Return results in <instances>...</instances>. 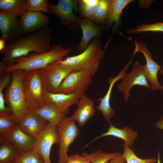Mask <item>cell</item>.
<instances>
[{"label":"cell","mask_w":163,"mask_h":163,"mask_svg":"<svg viewBox=\"0 0 163 163\" xmlns=\"http://www.w3.org/2000/svg\"><path fill=\"white\" fill-rule=\"evenodd\" d=\"M52 31L51 28L47 25L13 42L6 44L0 52L4 56L1 61L5 66H10L13 65L14 59L27 56L30 52L40 53L49 51L52 37Z\"/></svg>","instance_id":"cell-1"},{"label":"cell","mask_w":163,"mask_h":163,"mask_svg":"<svg viewBox=\"0 0 163 163\" xmlns=\"http://www.w3.org/2000/svg\"><path fill=\"white\" fill-rule=\"evenodd\" d=\"M72 50L64 48L61 44L56 45L50 50L43 53L34 52L28 56L17 57L13 60V65L8 66L0 62V72H11L18 69H22L25 72L43 68L53 62L62 60L66 57Z\"/></svg>","instance_id":"cell-2"},{"label":"cell","mask_w":163,"mask_h":163,"mask_svg":"<svg viewBox=\"0 0 163 163\" xmlns=\"http://www.w3.org/2000/svg\"><path fill=\"white\" fill-rule=\"evenodd\" d=\"M104 56L101 43L98 38H93L87 49L79 55L60 60L64 64L71 66L73 72L84 71L93 77L98 70Z\"/></svg>","instance_id":"cell-3"},{"label":"cell","mask_w":163,"mask_h":163,"mask_svg":"<svg viewBox=\"0 0 163 163\" xmlns=\"http://www.w3.org/2000/svg\"><path fill=\"white\" fill-rule=\"evenodd\" d=\"M25 72L18 69L11 72V80L5 91L4 98L12 116L18 123L28 112L23 88V80Z\"/></svg>","instance_id":"cell-4"},{"label":"cell","mask_w":163,"mask_h":163,"mask_svg":"<svg viewBox=\"0 0 163 163\" xmlns=\"http://www.w3.org/2000/svg\"><path fill=\"white\" fill-rule=\"evenodd\" d=\"M22 85L28 110L33 111L41 108L46 103L43 95L45 85L39 69L25 72Z\"/></svg>","instance_id":"cell-5"},{"label":"cell","mask_w":163,"mask_h":163,"mask_svg":"<svg viewBox=\"0 0 163 163\" xmlns=\"http://www.w3.org/2000/svg\"><path fill=\"white\" fill-rule=\"evenodd\" d=\"M56 131L59 140L58 163H66L69 158L68 148L79 135L80 129L72 117H66L56 126Z\"/></svg>","instance_id":"cell-6"},{"label":"cell","mask_w":163,"mask_h":163,"mask_svg":"<svg viewBox=\"0 0 163 163\" xmlns=\"http://www.w3.org/2000/svg\"><path fill=\"white\" fill-rule=\"evenodd\" d=\"M60 60L51 63L39 69L46 89L50 93H56L61 82L73 72L71 66L63 64Z\"/></svg>","instance_id":"cell-7"},{"label":"cell","mask_w":163,"mask_h":163,"mask_svg":"<svg viewBox=\"0 0 163 163\" xmlns=\"http://www.w3.org/2000/svg\"><path fill=\"white\" fill-rule=\"evenodd\" d=\"M77 1L74 0H59L56 5L48 2L49 12L56 15L60 19V23L62 26L71 31L78 30L79 17L74 14V9L78 11Z\"/></svg>","instance_id":"cell-8"},{"label":"cell","mask_w":163,"mask_h":163,"mask_svg":"<svg viewBox=\"0 0 163 163\" xmlns=\"http://www.w3.org/2000/svg\"><path fill=\"white\" fill-rule=\"evenodd\" d=\"M145 66V65H141L137 61H135L131 71L129 73H126L121 81L117 84V89L123 94L125 104L131 96L130 91L134 86L138 85L149 88L150 85L144 73Z\"/></svg>","instance_id":"cell-9"},{"label":"cell","mask_w":163,"mask_h":163,"mask_svg":"<svg viewBox=\"0 0 163 163\" xmlns=\"http://www.w3.org/2000/svg\"><path fill=\"white\" fill-rule=\"evenodd\" d=\"M92 77L84 71L73 72L61 82L56 93L69 94L82 91H85L92 82Z\"/></svg>","instance_id":"cell-10"},{"label":"cell","mask_w":163,"mask_h":163,"mask_svg":"<svg viewBox=\"0 0 163 163\" xmlns=\"http://www.w3.org/2000/svg\"><path fill=\"white\" fill-rule=\"evenodd\" d=\"M35 138L33 150L42 156L45 163H52L50 159L51 148L54 144L59 143L56 126H53L48 123Z\"/></svg>","instance_id":"cell-11"},{"label":"cell","mask_w":163,"mask_h":163,"mask_svg":"<svg viewBox=\"0 0 163 163\" xmlns=\"http://www.w3.org/2000/svg\"><path fill=\"white\" fill-rule=\"evenodd\" d=\"M135 43L134 52L141 53L146 59L144 71L146 79L150 83L149 88L153 91L157 90L163 91V86L160 84L158 78V73L161 66L153 59L151 53L145 43L136 41Z\"/></svg>","instance_id":"cell-12"},{"label":"cell","mask_w":163,"mask_h":163,"mask_svg":"<svg viewBox=\"0 0 163 163\" xmlns=\"http://www.w3.org/2000/svg\"><path fill=\"white\" fill-rule=\"evenodd\" d=\"M0 39L6 44L13 42L25 35L20 24V19L0 11Z\"/></svg>","instance_id":"cell-13"},{"label":"cell","mask_w":163,"mask_h":163,"mask_svg":"<svg viewBox=\"0 0 163 163\" xmlns=\"http://www.w3.org/2000/svg\"><path fill=\"white\" fill-rule=\"evenodd\" d=\"M21 17L20 26L25 35L42 29L50 21L47 15L40 11H27Z\"/></svg>","instance_id":"cell-14"},{"label":"cell","mask_w":163,"mask_h":163,"mask_svg":"<svg viewBox=\"0 0 163 163\" xmlns=\"http://www.w3.org/2000/svg\"><path fill=\"white\" fill-rule=\"evenodd\" d=\"M85 91H82L69 94H54L48 92L45 87L43 95L46 103L49 102L54 103L61 113L66 115L69 112V107L77 104L79 99L85 94Z\"/></svg>","instance_id":"cell-15"},{"label":"cell","mask_w":163,"mask_h":163,"mask_svg":"<svg viewBox=\"0 0 163 163\" xmlns=\"http://www.w3.org/2000/svg\"><path fill=\"white\" fill-rule=\"evenodd\" d=\"M78 25L82 30L83 35L77 50L82 52L87 49L93 38L99 39L102 33L103 27L101 25L96 24L94 21L81 16L79 17Z\"/></svg>","instance_id":"cell-16"},{"label":"cell","mask_w":163,"mask_h":163,"mask_svg":"<svg viewBox=\"0 0 163 163\" xmlns=\"http://www.w3.org/2000/svg\"><path fill=\"white\" fill-rule=\"evenodd\" d=\"M0 138L8 141L20 152L33 150L36 141L35 137L26 134L21 130L18 125L7 133L0 136Z\"/></svg>","instance_id":"cell-17"},{"label":"cell","mask_w":163,"mask_h":163,"mask_svg":"<svg viewBox=\"0 0 163 163\" xmlns=\"http://www.w3.org/2000/svg\"><path fill=\"white\" fill-rule=\"evenodd\" d=\"M48 122L38 115L28 110L18 124L27 135L35 137L46 126Z\"/></svg>","instance_id":"cell-18"},{"label":"cell","mask_w":163,"mask_h":163,"mask_svg":"<svg viewBox=\"0 0 163 163\" xmlns=\"http://www.w3.org/2000/svg\"><path fill=\"white\" fill-rule=\"evenodd\" d=\"M131 62L132 59H130L128 63L116 77L108 78L107 82L110 85L109 89L106 95L101 99L99 104L97 106V110L101 112L104 118L108 122H110L111 118L115 114V111L110 107V99L112 88L116 82L123 77Z\"/></svg>","instance_id":"cell-19"},{"label":"cell","mask_w":163,"mask_h":163,"mask_svg":"<svg viewBox=\"0 0 163 163\" xmlns=\"http://www.w3.org/2000/svg\"><path fill=\"white\" fill-rule=\"evenodd\" d=\"M78 107L72 116L80 127L83 126L95 114L93 101L84 94L79 100Z\"/></svg>","instance_id":"cell-20"},{"label":"cell","mask_w":163,"mask_h":163,"mask_svg":"<svg viewBox=\"0 0 163 163\" xmlns=\"http://www.w3.org/2000/svg\"><path fill=\"white\" fill-rule=\"evenodd\" d=\"M109 123V127L107 131L95 138L90 143L86 145L85 147L98 139L109 136L123 139L130 148L133 146L135 140L137 138V131H134L131 127L128 126H125L123 128L119 129L115 127L111 122H110Z\"/></svg>","instance_id":"cell-21"},{"label":"cell","mask_w":163,"mask_h":163,"mask_svg":"<svg viewBox=\"0 0 163 163\" xmlns=\"http://www.w3.org/2000/svg\"><path fill=\"white\" fill-rule=\"evenodd\" d=\"M53 126H56L66 117L53 103L49 102L42 107L33 111Z\"/></svg>","instance_id":"cell-22"},{"label":"cell","mask_w":163,"mask_h":163,"mask_svg":"<svg viewBox=\"0 0 163 163\" xmlns=\"http://www.w3.org/2000/svg\"><path fill=\"white\" fill-rule=\"evenodd\" d=\"M27 0H0V11L16 17H21L27 11Z\"/></svg>","instance_id":"cell-23"},{"label":"cell","mask_w":163,"mask_h":163,"mask_svg":"<svg viewBox=\"0 0 163 163\" xmlns=\"http://www.w3.org/2000/svg\"><path fill=\"white\" fill-rule=\"evenodd\" d=\"M133 0H111L108 15L105 23L107 27L111 26L114 22V30L119 25L120 21V16L122 11Z\"/></svg>","instance_id":"cell-24"},{"label":"cell","mask_w":163,"mask_h":163,"mask_svg":"<svg viewBox=\"0 0 163 163\" xmlns=\"http://www.w3.org/2000/svg\"><path fill=\"white\" fill-rule=\"evenodd\" d=\"M20 152L12 144L0 138V163H12Z\"/></svg>","instance_id":"cell-25"},{"label":"cell","mask_w":163,"mask_h":163,"mask_svg":"<svg viewBox=\"0 0 163 163\" xmlns=\"http://www.w3.org/2000/svg\"><path fill=\"white\" fill-rule=\"evenodd\" d=\"M80 16L94 21V12L98 0H78Z\"/></svg>","instance_id":"cell-26"},{"label":"cell","mask_w":163,"mask_h":163,"mask_svg":"<svg viewBox=\"0 0 163 163\" xmlns=\"http://www.w3.org/2000/svg\"><path fill=\"white\" fill-rule=\"evenodd\" d=\"M120 154L119 152L107 153L98 150L90 154L84 152L82 155L89 161L90 163H106L112 158Z\"/></svg>","instance_id":"cell-27"},{"label":"cell","mask_w":163,"mask_h":163,"mask_svg":"<svg viewBox=\"0 0 163 163\" xmlns=\"http://www.w3.org/2000/svg\"><path fill=\"white\" fill-rule=\"evenodd\" d=\"M111 0H98L94 12V21L99 24L105 22L110 5Z\"/></svg>","instance_id":"cell-28"},{"label":"cell","mask_w":163,"mask_h":163,"mask_svg":"<svg viewBox=\"0 0 163 163\" xmlns=\"http://www.w3.org/2000/svg\"><path fill=\"white\" fill-rule=\"evenodd\" d=\"M12 163H45L44 159L40 155L33 150L20 152Z\"/></svg>","instance_id":"cell-29"},{"label":"cell","mask_w":163,"mask_h":163,"mask_svg":"<svg viewBox=\"0 0 163 163\" xmlns=\"http://www.w3.org/2000/svg\"><path fill=\"white\" fill-rule=\"evenodd\" d=\"M123 153L122 155L125 159L127 163H155L157 162L156 158L141 159L137 156L133 150L130 149L125 142L123 144Z\"/></svg>","instance_id":"cell-30"},{"label":"cell","mask_w":163,"mask_h":163,"mask_svg":"<svg viewBox=\"0 0 163 163\" xmlns=\"http://www.w3.org/2000/svg\"><path fill=\"white\" fill-rule=\"evenodd\" d=\"M149 31L163 32V22L150 24H141L135 28L127 30L126 33L129 34H139Z\"/></svg>","instance_id":"cell-31"},{"label":"cell","mask_w":163,"mask_h":163,"mask_svg":"<svg viewBox=\"0 0 163 163\" xmlns=\"http://www.w3.org/2000/svg\"><path fill=\"white\" fill-rule=\"evenodd\" d=\"M18 125L11 114L0 115V136L7 133Z\"/></svg>","instance_id":"cell-32"},{"label":"cell","mask_w":163,"mask_h":163,"mask_svg":"<svg viewBox=\"0 0 163 163\" xmlns=\"http://www.w3.org/2000/svg\"><path fill=\"white\" fill-rule=\"evenodd\" d=\"M48 4L47 0H27V10L31 11L49 12Z\"/></svg>","instance_id":"cell-33"},{"label":"cell","mask_w":163,"mask_h":163,"mask_svg":"<svg viewBox=\"0 0 163 163\" xmlns=\"http://www.w3.org/2000/svg\"><path fill=\"white\" fill-rule=\"evenodd\" d=\"M11 80V72H0V104L5 103L3 91L7 87Z\"/></svg>","instance_id":"cell-34"},{"label":"cell","mask_w":163,"mask_h":163,"mask_svg":"<svg viewBox=\"0 0 163 163\" xmlns=\"http://www.w3.org/2000/svg\"><path fill=\"white\" fill-rule=\"evenodd\" d=\"M90 162L82 155L78 153L69 156V158L66 163H90Z\"/></svg>","instance_id":"cell-35"},{"label":"cell","mask_w":163,"mask_h":163,"mask_svg":"<svg viewBox=\"0 0 163 163\" xmlns=\"http://www.w3.org/2000/svg\"><path fill=\"white\" fill-rule=\"evenodd\" d=\"M106 163H126V160L122 154L112 158Z\"/></svg>","instance_id":"cell-36"},{"label":"cell","mask_w":163,"mask_h":163,"mask_svg":"<svg viewBox=\"0 0 163 163\" xmlns=\"http://www.w3.org/2000/svg\"><path fill=\"white\" fill-rule=\"evenodd\" d=\"M139 3L140 6L142 8H144L149 6L153 2L152 0L139 1Z\"/></svg>","instance_id":"cell-37"},{"label":"cell","mask_w":163,"mask_h":163,"mask_svg":"<svg viewBox=\"0 0 163 163\" xmlns=\"http://www.w3.org/2000/svg\"><path fill=\"white\" fill-rule=\"evenodd\" d=\"M155 126L157 129L162 130L163 132V114L159 120L155 123Z\"/></svg>","instance_id":"cell-38"},{"label":"cell","mask_w":163,"mask_h":163,"mask_svg":"<svg viewBox=\"0 0 163 163\" xmlns=\"http://www.w3.org/2000/svg\"><path fill=\"white\" fill-rule=\"evenodd\" d=\"M6 43L5 41L2 39H0V52L5 47Z\"/></svg>","instance_id":"cell-39"},{"label":"cell","mask_w":163,"mask_h":163,"mask_svg":"<svg viewBox=\"0 0 163 163\" xmlns=\"http://www.w3.org/2000/svg\"><path fill=\"white\" fill-rule=\"evenodd\" d=\"M158 158L157 163H161L160 161V152L159 151L158 152Z\"/></svg>","instance_id":"cell-40"},{"label":"cell","mask_w":163,"mask_h":163,"mask_svg":"<svg viewBox=\"0 0 163 163\" xmlns=\"http://www.w3.org/2000/svg\"><path fill=\"white\" fill-rule=\"evenodd\" d=\"M160 72L161 75H163V69L160 70Z\"/></svg>","instance_id":"cell-41"},{"label":"cell","mask_w":163,"mask_h":163,"mask_svg":"<svg viewBox=\"0 0 163 163\" xmlns=\"http://www.w3.org/2000/svg\"></svg>","instance_id":"cell-42"}]
</instances>
